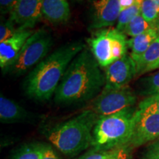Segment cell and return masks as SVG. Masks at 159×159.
Listing matches in <instances>:
<instances>
[{"mask_svg": "<svg viewBox=\"0 0 159 159\" xmlns=\"http://www.w3.org/2000/svg\"><path fill=\"white\" fill-rule=\"evenodd\" d=\"M42 15L53 25L66 23L71 11L67 0H43Z\"/></svg>", "mask_w": 159, "mask_h": 159, "instance_id": "13", "label": "cell"}, {"mask_svg": "<svg viewBox=\"0 0 159 159\" xmlns=\"http://www.w3.org/2000/svg\"><path fill=\"white\" fill-rule=\"evenodd\" d=\"M141 14L150 23H159V5L154 0H142Z\"/></svg>", "mask_w": 159, "mask_h": 159, "instance_id": "21", "label": "cell"}, {"mask_svg": "<svg viewBox=\"0 0 159 159\" xmlns=\"http://www.w3.org/2000/svg\"><path fill=\"white\" fill-rule=\"evenodd\" d=\"M14 21L11 18L7 19H3L0 25V42L10 39L15 34L18 28L15 27Z\"/></svg>", "mask_w": 159, "mask_h": 159, "instance_id": "22", "label": "cell"}, {"mask_svg": "<svg viewBox=\"0 0 159 159\" xmlns=\"http://www.w3.org/2000/svg\"><path fill=\"white\" fill-rule=\"evenodd\" d=\"M84 49L82 41H74L59 47L46 57L25 78L23 85L25 94L40 102L49 100L55 94L69 64Z\"/></svg>", "mask_w": 159, "mask_h": 159, "instance_id": "2", "label": "cell"}, {"mask_svg": "<svg viewBox=\"0 0 159 159\" xmlns=\"http://www.w3.org/2000/svg\"><path fill=\"white\" fill-rule=\"evenodd\" d=\"M11 159H41L40 143H30L21 147Z\"/></svg>", "mask_w": 159, "mask_h": 159, "instance_id": "20", "label": "cell"}, {"mask_svg": "<svg viewBox=\"0 0 159 159\" xmlns=\"http://www.w3.org/2000/svg\"><path fill=\"white\" fill-rule=\"evenodd\" d=\"M136 99V94L129 86L120 89L104 86L92 102L90 110L99 116H108L132 108Z\"/></svg>", "mask_w": 159, "mask_h": 159, "instance_id": "7", "label": "cell"}, {"mask_svg": "<svg viewBox=\"0 0 159 159\" xmlns=\"http://www.w3.org/2000/svg\"><path fill=\"white\" fill-rule=\"evenodd\" d=\"M141 13L140 4L136 3L130 7L121 11L117 19L116 29L123 33L127 25L134 19L136 16Z\"/></svg>", "mask_w": 159, "mask_h": 159, "instance_id": "19", "label": "cell"}, {"mask_svg": "<svg viewBox=\"0 0 159 159\" xmlns=\"http://www.w3.org/2000/svg\"><path fill=\"white\" fill-rule=\"evenodd\" d=\"M18 0H0L1 14H11V13L16 5Z\"/></svg>", "mask_w": 159, "mask_h": 159, "instance_id": "27", "label": "cell"}, {"mask_svg": "<svg viewBox=\"0 0 159 159\" xmlns=\"http://www.w3.org/2000/svg\"><path fill=\"white\" fill-rule=\"evenodd\" d=\"M53 44L52 34L46 29L37 30L27 40L14 64L8 71L20 76L37 66L47 56Z\"/></svg>", "mask_w": 159, "mask_h": 159, "instance_id": "6", "label": "cell"}, {"mask_svg": "<svg viewBox=\"0 0 159 159\" xmlns=\"http://www.w3.org/2000/svg\"><path fill=\"white\" fill-rule=\"evenodd\" d=\"M136 86L139 94L144 96L159 94V71L139 79Z\"/></svg>", "mask_w": 159, "mask_h": 159, "instance_id": "18", "label": "cell"}, {"mask_svg": "<svg viewBox=\"0 0 159 159\" xmlns=\"http://www.w3.org/2000/svg\"><path fill=\"white\" fill-rule=\"evenodd\" d=\"M99 116L90 109L46 129L44 136L65 156L74 157L91 146L92 131Z\"/></svg>", "mask_w": 159, "mask_h": 159, "instance_id": "3", "label": "cell"}, {"mask_svg": "<svg viewBox=\"0 0 159 159\" xmlns=\"http://www.w3.org/2000/svg\"><path fill=\"white\" fill-rule=\"evenodd\" d=\"M154 1L156 2L157 4H158V5H159V0H154Z\"/></svg>", "mask_w": 159, "mask_h": 159, "instance_id": "31", "label": "cell"}, {"mask_svg": "<svg viewBox=\"0 0 159 159\" xmlns=\"http://www.w3.org/2000/svg\"><path fill=\"white\" fill-rule=\"evenodd\" d=\"M87 42L93 56L102 69L125 56L128 47L126 35L112 27L95 32Z\"/></svg>", "mask_w": 159, "mask_h": 159, "instance_id": "5", "label": "cell"}, {"mask_svg": "<svg viewBox=\"0 0 159 159\" xmlns=\"http://www.w3.org/2000/svg\"><path fill=\"white\" fill-rule=\"evenodd\" d=\"M159 69V61H157L156 63H155L154 64L150 66H149L148 68L146 70H145L144 74H145V73H147V72H149V71L156 70V69Z\"/></svg>", "mask_w": 159, "mask_h": 159, "instance_id": "30", "label": "cell"}, {"mask_svg": "<svg viewBox=\"0 0 159 159\" xmlns=\"http://www.w3.org/2000/svg\"><path fill=\"white\" fill-rule=\"evenodd\" d=\"M120 12L119 0H93L89 28L101 30L112 27L117 22Z\"/></svg>", "mask_w": 159, "mask_h": 159, "instance_id": "11", "label": "cell"}, {"mask_svg": "<svg viewBox=\"0 0 159 159\" xmlns=\"http://www.w3.org/2000/svg\"><path fill=\"white\" fill-rule=\"evenodd\" d=\"M134 61L136 65V76L144 75L149 66L159 61V36L142 55L136 57Z\"/></svg>", "mask_w": 159, "mask_h": 159, "instance_id": "16", "label": "cell"}, {"mask_svg": "<svg viewBox=\"0 0 159 159\" xmlns=\"http://www.w3.org/2000/svg\"><path fill=\"white\" fill-rule=\"evenodd\" d=\"M41 152V159H61L50 145L40 143Z\"/></svg>", "mask_w": 159, "mask_h": 159, "instance_id": "26", "label": "cell"}, {"mask_svg": "<svg viewBox=\"0 0 159 159\" xmlns=\"http://www.w3.org/2000/svg\"><path fill=\"white\" fill-rule=\"evenodd\" d=\"M134 107L108 116H99L92 131L91 148L110 151L129 145L133 134Z\"/></svg>", "mask_w": 159, "mask_h": 159, "instance_id": "4", "label": "cell"}, {"mask_svg": "<svg viewBox=\"0 0 159 159\" xmlns=\"http://www.w3.org/2000/svg\"><path fill=\"white\" fill-rule=\"evenodd\" d=\"M31 115L16 102L7 98L2 94L0 97V121L5 124L21 122L30 118Z\"/></svg>", "mask_w": 159, "mask_h": 159, "instance_id": "14", "label": "cell"}, {"mask_svg": "<svg viewBox=\"0 0 159 159\" xmlns=\"http://www.w3.org/2000/svg\"><path fill=\"white\" fill-rule=\"evenodd\" d=\"M43 0H18L10 18L19 27L32 29L42 15Z\"/></svg>", "mask_w": 159, "mask_h": 159, "instance_id": "12", "label": "cell"}, {"mask_svg": "<svg viewBox=\"0 0 159 159\" xmlns=\"http://www.w3.org/2000/svg\"><path fill=\"white\" fill-rule=\"evenodd\" d=\"M136 73V63L130 55L126 54L105 69V86L114 89L128 86Z\"/></svg>", "mask_w": 159, "mask_h": 159, "instance_id": "9", "label": "cell"}, {"mask_svg": "<svg viewBox=\"0 0 159 159\" xmlns=\"http://www.w3.org/2000/svg\"><path fill=\"white\" fill-rule=\"evenodd\" d=\"M151 28H159V23H150L144 19L142 14H139L134 18L125 27L123 33L131 38L137 36Z\"/></svg>", "mask_w": 159, "mask_h": 159, "instance_id": "17", "label": "cell"}, {"mask_svg": "<svg viewBox=\"0 0 159 159\" xmlns=\"http://www.w3.org/2000/svg\"><path fill=\"white\" fill-rule=\"evenodd\" d=\"M30 29L18 27L13 36L0 42V66L2 72H7L14 64L27 40L34 33Z\"/></svg>", "mask_w": 159, "mask_h": 159, "instance_id": "10", "label": "cell"}, {"mask_svg": "<svg viewBox=\"0 0 159 159\" xmlns=\"http://www.w3.org/2000/svg\"><path fill=\"white\" fill-rule=\"evenodd\" d=\"M159 139V114L150 105L141 102L134 114L133 134L129 145L142 146Z\"/></svg>", "mask_w": 159, "mask_h": 159, "instance_id": "8", "label": "cell"}, {"mask_svg": "<svg viewBox=\"0 0 159 159\" xmlns=\"http://www.w3.org/2000/svg\"><path fill=\"white\" fill-rule=\"evenodd\" d=\"M119 5H120L121 11L130 7L137 3V0H119Z\"/></svg>", "mask_w": 159, "mask_h": 159, "instance_id": "29", "label": "cell"}, {"mask_svg": "<svg viewBox=\"0 0 159 159\" xmlns=\"http://www.w3.org/2000/svg\"><path fill=\"white\" fill-rule=\"evenodd\" d=\"M105 84V76L89 49L73 59L55 94L57 105L86 102L96 96Z\"/></svg>", "mask_w": 159, "mask_h": 159, "instance_id": "1", "label": "cell"}, {"mask_svg": "<svg viewBox=\"0 0 159 159\" xmlns=\"http://www.w3.org/2000/svg\"><path fill=\"white\" fill-rule=\"evenodd\" d=\"M114 150L110 151H97L91 148L89 152H85L78 159H108Z\"/></svg>", "mask_w": 159, "mask_h": 159, "instance_id": "23", "label": "cell"}, {"mask_svg": "<svg viewBox=\"0 0 159 159\" xmlns=\"http://www.w3.org/2000/svg\"><path fill=\"white\" fill-rule=\"evenodd\" d=\"M142 102L152 106L155 108V110L159 114V94L148 97L144 100H142Z\"/></svg>", "mask_w": 159, "mask_h": 159, "instance_id": "28", "label": "cell"}, {"mask_svg": "<svg viewBox=\"0 0 159 159\" xmlns=\"http://www.w3.org/2000/svg\"><path fill=\"white\" fill-rule=\"evenodd\" d=\"M131 148L130 145L115 149L111 156L108 159H130Z\"/></svg>", "mask_w": 159, "mask_h": 159, "instance_id": "24", "label": "cell"}, {"mask_svg": "<svg viewBox=\"0 0 159 159\" xmlns=\"http://www.w3.org/2000/svg\"><path fill=\"white\" fill-rule=\"evenodd\" d=\"M159 36V28H151L137 36L128 40V47L130 49L133 59L140 56Z\"/></svg>", "mask_w": 159, "mask_h": 159, "instance_id": "15", "label": "cell"}, {"mask_svg": "<svg viewBox=\"0 0 159 159\" xmlns=\"http://www.w3.org/2000/svg\"><path fill=\"white\" fill-rule=\"evenodd\" d=\"M144 159H159V139L149 145L144 155Z\"/></svg>", "mask_w": 159, "mask_h": 159, "instance_id": "25", "label": "cell"}]
</instances>
